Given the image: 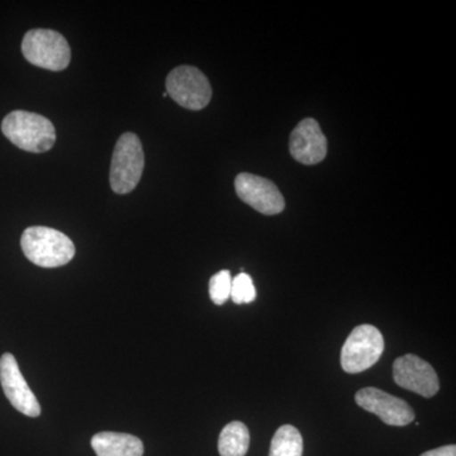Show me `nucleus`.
Wrapping results in <instances>:
<instances>
[{
	"label": "nucleus",
	"mask_w": 456,
	"mask_h": 456,
	"mask_svg": "<svg viewBox=\"0 0 456 456\" xmlns=\"http://www.w3.org/2000/svg\"><path fill=\"white\" fill-rule=\"evenodd\" d=\"M27 259L41 268H59L75 256L74 242L65 233L44 226L28 227L20 239Z\"/></svg>",
	"instance_id": "obj_1"
},
{
	"label": "nucleus",
	"mask_w": 456,
	"mask_h": 456,
	"mask_svg": "<svg viewBox=\"0 0 456 456\" xmlns=\"http://www.w3.org/2000/svg\"><path fill=\"white\" fill-rule=\"evenodd\" d=\"M27 61L47 70H65L70 64L71 50L61 33L53 29H31L22 42Z\"/></svg>",
	"instance_id": "obj_4"
},
{
	"label": "nucleus",
	"mask_w": 456,
	"mask_h": 456,
	"mask_svg": "<svg viewBox=\"0 0 456 456\" xmlns=\"http://www.w3.org/2000/svg\"><path fill=\"white\" fill-rule=\"evenodd\" d=\"M231 287H232V277L228 270H221L217 274L213 275L209 281V297L215 305H222L231 297Z\"/></svg>",
	"instance_id": "obj_16"
},
{
	"label": "nucleus",
	"mask_w": 456,
	"mask_h": 456,
	"mask_svg": "<svg viewBox=\"0 0 456 456\" xmlns=\"http://www.w3.org/2000/svg\"><path fill=\"white\" fill-rule=\"evenodd\" d=\"M355 401L359 407L379 417L386 425L407 426L415 419V412L406 401L373 387L360 389Z\"/></svg>",
	"instance_id": "obj_10"
},
{
	"label": "nucleus",
	"mask_w": 456,
	"mask_h": 456,
	"mask_svg": "<svg viewBox=\"0 0 456 456\" xmlns=\"http://www.w3.org/2000/svg\"><path fill=\"white\" fill-rule=\"evenodd\" d=\"M230 298L236 305H245V303L255 301V298H256V288H255L250 275L246 274V273H240L236 278L232 279Z\"/></svg>",
	"instance_id": "obj_15"
},
{
	"label": "nucleus",
	"mask_w": 456,
	"mask_h": 456,
	"mask_svg": "<svg viewBox=\"0 0 456 456\" xmlns=\"http://www.w3.org/2000/svg\"><path fill=\"white\" fill-rule=\"evenodd\" d=\"M235 189L240 200L255 211L266 216L279 215L284 211L285 200L277 185L263 176L254 174H239L235 179Z\"/></svg>",
	"instance_id": "obj_7"
},
{
	"label": "nucleus",
	"mask_w": 456,
	"mask_h": 456,
	"mask_svg": "<svg viewBox=\"0 0 456 456\" xmlns=\"http://www.w3.org/2000/svg\"><path fill=\"white\" fill-rule=\"evenodd\" d=\"M97 456H142L143 444L134 435L119 432H99L92 439Z\"/></svg>",
	"instance_id": "obj_12"
},
{
	"label": "nucleus",
	"mask_w": 456,
	"mask_h": 456,
	"mask_svg": "<svg viewBox=\"0 0 456 456\" xmlns=\"http://www.w3.org/2000/svg\"><path fill=\"white\" fill-rule=\"evenodd\" d=\"M2 132L13 145L25 151H49L56 142L53 122L41 114L14 110L2 122Z\"/></svg>",
	"instance_id": "obj_2"
},
{
	"label": "nucleus",
	"mask_w": 456,
	"mask_h": 456,
	"mask_svg": "<svg viewBox=\"0 0 456 456\" xmlns=\"http://www.w3.org/2000/svg\"><path fill=\"white\" fill-rule=\"evenodd\" d=\"M290 154L305 165H316L325 160L327 139L316 119H303L290 134Z\"/></svg>",
	"instance_id": "obj_11"
},
{
	"label": "nucleus",
	"mask_w": 456,
	"mask_h": 456,
	"mask_svg": "<svg viewBox=\"0 0 456 456\" xmlns=\"http://www.w3.org/2000/svg\"><path fill=\"white\" fill-rule=\"evenodd\" d=\"M384 350V338L373 325H360L351 331L341 351V367L356 374L373 367Z\"/></svg>",
	"instance_id": "obj_5"
},
{
	"label": "nucleus",
	"mask_w": 456,
	"mask_h": 456,
	"mask_svg": "<svg viewBox=\"0 0 456 456\" xmlns=\"http://www.w3.org/2000/svg\"><path fill=\"white\" fill-rule=\"evenodd\" d=\"M250 446V432L240 421L224 426L218 439V452L221 456H245Z\"/></svg>",
	"instance_id": "obj_13"
},
{
	"label": "nucleus",
	"mask_w": 456,
	"mask_h": 456,
	"mask_svg": "<svg viewBox=\"0 0 456 456\" xmlns=\"http://www.w3.org/2000/svg\"><path fill=\"white\" fill-rule=\"evenodd\" d=\"M421 456H456V446H441V448L430 450V452H426Z\"/></svg>",
	"instance_id": "obj_17"
},
{
	"label": "nucleus",
	"mask_w": 456,
	"mask_h": 456,
	"mask_svg": "<svg viewBox=\"0 0 456 456\" xmlns=\"http://www.w3.org/2000/svg\"><path fill=\"white\" fill-rule=\"evenodd\" d=\"M145 167L142 143L134 134H122L114 147L110 164V187L117 194H127L139 184Z\"/></svg>",
	"instance_id": "obj_3"
},
{
	"label": "nucleus",
	"mask_w": 456,
	"mask_h": 456,
	"mask_svg": "<svg viewBox=\"0 0 456 456\" xmlns=\"http://www.w3.org/2000/svg\"><path fill=\"white\" fill-rule=\"evenodd\" d=\"M167 93L179 106L191 110H203L212 98L211 84L206 75L188 65L178 66L167 75Z\"/></svg>",
	"instance_id": "obj_6"
},
{
	"label": "nucleus",
	"mask_w": 456,
	"mask_h": 456,
	"mask_svg": "<svg viewBox=\"0 0 456 456\" xmlns=\"http://www.w3.org/2000/svg\"><path fill=\"white\" fill-rule=\"evenodd\" d=\"M0 383L5 397L18 412L28 417L41 415L40 403L20 373L17 360L12 354H4L0 358Z\"/></svg>",
	"instance_id": "obj_9"
},
{
	"label": "nucleus",
	"mask_w": 456,
	"mask_h": 456,
	"mask_svg": "<svg viewBox=\"0 0 456 456\" xmlns=\"http://www.w3.org/2000/svg\"><path fill=\"white\" fill-rule=\"evenodd\" d=\"M301 432L292 425H283L275 432L270 445L269 456H302Z\"/></svg>",
	"instance_id": "obj_14"
},
{
	"label": "nucleus",
	"mask_w": 456,
	"mask_h": 456,
	"mask_svg": "<svg viewBox=\"0 0 456 456\" xmlns=\"http://www.w3.org/2000/svg\"><path fill=\"white\" fill-rule=\"evenodd\" d=\"M393 379L401 388L407 389L425 398H431L439 392L440 382L435 369L413 354L395 359L393 364Z\"/></svg>",
	"instance_id": "obj_8"
}]
</instances>
